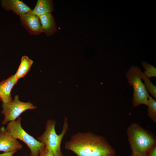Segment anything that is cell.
<instances>
[{
  "label": "cell",
  "instance_id": "obj_13",
  "mask_svg": "<svg viewBox=\"0 0 156 156\" xmlns=\"http://www.w3.org/2000/svg\"><path fill=\"white\" fill-rule=\"evenodd\" d=\"M33 63V61L28 56L24 55L22 57L18 68L14 75L18 80L26 75Z\"/></svg>",
  "mask_w": 156,
  "mask_h": 156
},
{
  "label": "cell",
  "instance_id": "obj_7",
  "mask_svg": "<svg viewBox=\"0 0 156 156\" xmlns=\"http://www.w3.org/2000/svg\"><path fill=\"white\" fill-rule=\"evenodd\" d=\"M22 145L6 130L4 126L0 129V151L8 153L21 150Z\"/></svg>",
  "mask_w": 156,
  "mask_h": 156
},
{
  "label": "cell",
  "instance_id": "obj_20",
  "mask_svg": "<svg viewBox=\"0 0 156 156\" xmlns=\"http://www.w3.org/2000/svg\"></svg>",
  "mask_w": 156,
  "mask_h": 156
},
{
  "label": "cell",
  "instance_id": "obj_10",
  "mask_svg": "<svg viewBox=\"0 0 156 156\" xmlns=\"http://www.w3.org/2000/svg\"><path fill=\"white\" fill-rule=\"evenodd\" d=\"M18 80L14 75L0 83V100L3 103H9L12 101L11 91Z\"/></svg>",
  "mask_w": 156,
  "mask_h": 156
},
{
  "label": "cell",
  "instance_id": "obj_12",
  "mask_svg": "<svg viewBox=\"0 0 156 156\" xmlns=\"http://www.w3.org/2000/svg\"><path fill=\"white\" fill-rule=\"evenodd\" d=\"M53 10V1L50 0H38L30 12L38 17L51 13Z\"/></svg>",
  "mask_w": 156,
  "mask_h": 156
},
{
  "label": "cell",
  "instance_id": "obj_14",
  "mask_svg": "<svg viewBox=\"0 0 156 156\" xmlns=\"http://www.w3.org/2000/svg\"><path fill=\"white\" fill-rule=\"evenodd\" d=\"M147 114L150 119L155 123H156V101L149 95L147 105Z\"/></svg>",
  "mask_w": 156,
  "mask_h": 156
},
{
  "label": "cell",
  "instance_id": "obj_1",
  "mask_svg": "<svg viewBox=\"0 0 156 156\" xmlns=\"http://www.w3.org/2000/svg\"><path fill=\"white\" fill-rule=\"evenodd\" d=\"M77 156H115L116 151L103 137L90 132H77L65 144Z\"/></svg>",
  "mask_w": 156,
  "mask_h": 156
},
{
  "label": "cell",
  "instance_id": "obj_15",
  "mask_svg": "<svg viewBox=\"0 0 156 156\" xmlns=\"http://www.w3.org/2000/svg\"><path fill=\"white\" fill-rule=\"evenodd\" d=\"M140 77L144 82V85L146 89L151 95V97L156 99V87L150 80V78L148 77L142 72L140 74Z\"/></svg>",
  "mask_w": 156,
  "mask_h": 156
},
{
  "label": "cell",
  "instance_id": "obj_11",
  "mask_svg": "<svg viewBox=\"0 0 156 156\" xmlns=\"http://www.w3.org/2000/svg\"><path fill=\"white\" fill-rule=\"evenodd\" d=\"M43 32L48 36L54 34L56 31L54 18L51 13H48L38 17Z\"/></svg>",
  "mask_w": 156,
  "mask_h": 156
},
{
  "label": "cell",
  "instance_id": "obj_5",
  "mask_svg": "<svg viewBox=\"0 0 156 156\" xmlns=\"http://www.w3.org/2000/svg\"><path fill=\"white\" fill-rule=\"evenodd\" d=\"M21 118L7 123L5 129L16 139H19L25 143L29 148L30 156H39L40 149L44 144L27 133L23 128L21 124Z\"/></svg>",
  "mask_w": 156,
  "mask_h": 156
},
{
  "label": "cell",
  "instance_id": "obj_16",
  "mask_svg": "<svg viewBox=\"0 0 156 156\" xmlns=\"http://www.w3.org/2000/svg\"><path fill=\"white\" fill-rule=\"evenodd\" d=\"M142 66L145 69L142 73L149 78L156 77V68L153 66L146 62H143Z\"/></svg>",
  "mask_w": 156,
  "mask_h": 156
},
{
  "label": "cell",
  "instance_id": "obj_8",
  "mask_svg": "<svg viewBox=\"0 0 156 156\" xmlns=\"http://www.w3.org/2000/svg\"><path fill=\"white\" fill-rule=\"evenodd\" d=\"M22 25L30 34L38 35L43 32L39 18L30 12L19 16Z\"/></svg>",
  "mask_w": 156,
  "mask_h": 156
},
{
  "label": "cell",
  "instance_id": "obj_6",
  "mask_svg": "<svg viewBox=\"0 0 156 156\" xmlns=\"http://www.w3.org/2000/svg\"><path fill=\"white\" fill-rule=\"evenodd\" d=\"M3 109L1 113L4 116L2 124L5 125L10 121L15 120L20 115L29 109H34L36 107L30 102H24L20 101L18 96L16 95L13 100L2 104Z\"/></svg>",
  "mask_w": 156,
  "mask_h": 156
},
{
  "label": "cell",
  "instance_id": "obj_2",
  "mask_svg": "<svg viewBox=\"0 0 156 156\" xmlns=\"http://www.w3.org/2000/svg\"><path fill=\"white\" fill-rule=\"evenodd\" d=\"M127 132L131 150V156H145L151 148L156 144L155 135L137 123L131 124Z\"/></svg>",
  "mask_w": 156,
  "mask_h": 156
},
{
  "label": "cell",
  "instance_id": "obj_18",
  "mask_svg": "<svg viewBox=\"0 0 156 156\" xmlns=\"http://www.w3.org/2000/svg\"><path fill=\"white\" fill-rule=\"evenodd\" d=\"M145 156H156V144L151 148Z\"/></svg>",
  "mask_w": 156,
  "mask_h": 156
},
{
  "label": "cell",
  "instance_id": "obj_19",
  "mask_svg": "<svg viewBox=\"0 0 156 156\" xmlns=\"http://www.w3.org/2000/svg\"><path fill=\"white\" fill-rule=\"evenodd\" d=\"M17 151H14L8 153H3L0 154V156H13Z\"/></svg>",
  "mask_w": 156,
  "mask_h": 156
},
{
  "label": "cell",
  "instance_id": "obj_17",
  "mask_svg": "<svg viewBox=\"0 0 156 156\" xmlns=\"http://www.w3.org/2000/svg\"><path fill=\"white\" fill-rule=\"evenodd\" d=\"M39 156H55L45 146L42 147L39 151Z\"/></svg>",
  "mask_w": 156,
  "mask_h": 156
},
{
  "label": "cell",
  "instance_id": "obj_3",
  "mask_svg": "<svg viewBox=\"0 0 156 156\" xmlns=\"http://www.w3.org/2000/svg\"><path fill=\"white\" fill-rule=\"evenodd\" d=\"M56 123L55 120H48L44 132L41 136L38 137L37 140L43 143L55 156H63L61 146L62 139L68 128L67 118H64L62 131L59 135L57 134L55 131Z\"/></svg>",
  "mask_w": 156,
  "mask_h": 156
},
{
  "label": "cell",
  "instance_id": "obj_9",
  "mask_svg": "<svg viewBox=\"0 0 156 156\" xmlns=\"http://www.w3.org/2000/svg\"><path fill=\"white\" fill-rule=\"evenodd\" d=\"M0 3L4 10L12 11L19 16L29 13L32 10L28 5L19 0H1Z\"/></svg>",
  "mask_w": 156,
  "mask_h": 156
},
{
  "label": "cell",
  "instance_id": "obj_4",
  "mask_svg": "<svg viewBox=\"0 0 156 156\" xmlns=\"http://www.w3.org/2000/svg\"><path fill=\"white\" fill-rule=\"evenodd\" d=\"M141 72L138 66H132L125 74L129 85L132 86L133 88L132 103L134 107L141 104L147 106L148 103L149 95L141 80Z\"/></svg>",
  "mask_w": 156,
  "mask_h": 156
}]
</instances>
